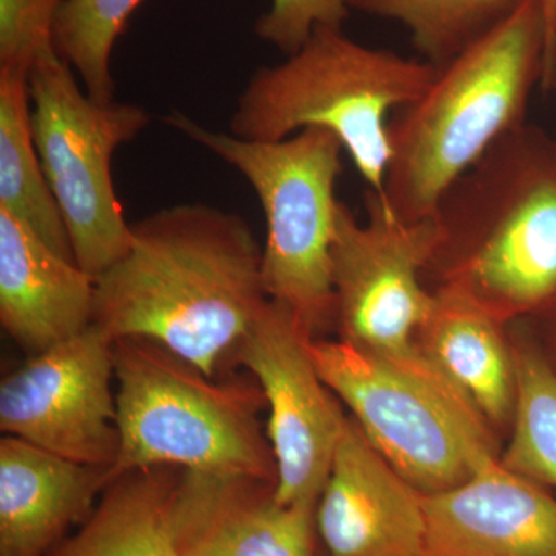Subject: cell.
I'll use <instances>...</instances> for the list:
<instances>
[{"instance_id": "obj_7", "label": "cell", "mask_w": 556, "mask_h": 556, "mask_svg": "<svg viewBox=\"0 0 556 556\" xmlns=\"http://www.w3.org/2000/svg\"><path fill=\"white\" fill-rule=\"evenodd\" d=\"M329 390L372 447L422 495L466 482L495 459L484 417L447 380L426 378L345 340L309 339Z\"/></svg>"}, {"instance_id": "obj_9", "label": "cell", "mask_w": 556, "mask_h": 556, "mask_svg": "<svg viewBox=\"0 0 556 556\" xmlns=\"http://www.w3.org/2000/svg\"><path fill=\"white\" fill-rule=\"evenodd\" d=\"M365 208L368 222L361 223L345 203L339 204L332 288L340 339L416 375L450 382L416 346L437 303V294L426 288L438 241L434 219L402 222L369 189Z\"/></svg>"}, {"instance_id": "obj_5", "label": "cell", "mask_w": 556, "mask_h": 556, "mask_svg": "<svg viewBox=\"0 0 556 556\" xmlns=\"http://www.w3.org/2000/svg\"><path fill=\"white\" fill-rule=\"evenodd\" d=\"M437 72L431 62L362 46L342 28L318 27L287 61L251 76L230 134L273 142L311 127L331 131L368 189L382 197L391 159L388 113L416 101Z\"/></svg>"}, {"instance_id": "obj_6", "label": "cell", "mask_w": 556, "mask_h": 556, "mask_svg": "<svg viewBox=\"0 0 556 556\" xmlns=\"http://www.w3.org/2000/svg\"><path fill=\"white\" fill-rule=\"evenodd\" d=\"M166 123L236 167L255 190L268 226L262 258L266 294L317 339L336 324V182L345 150L340 139L311 127L281 141H248L208 130L179 112H172Z\"/></svg>"}, {"instance_id": "obj_19", "label": "cell", "mask_w": 556, "mask_h": 556, "mask_svg": "<svg viewBox=\"0 0 556 556\" xmlns=\"http://www.w3.org/2000/svg\"><path fill=\"white\" fill-rule=\"evenodd\" d=\"M0 211L76 262L64 218L40 163L31 130L28 76L0 72Z\"/></svg>"}, {"instance_id": "obj_14", "label": "cell", "mask_w": 556, "mask_h": 556, "mask_svg": "<svg viewBox=\"0 0 556 556\" xmlns=\"http://www.w3.org/2000/svg\"><path fill=\"white\" fill-rule=\"evenodd\" d=\"M422 506L424 556H556V497L496 457Z\"/></svg>"}, {"instance_id": "obj_4", "label": "cell", "mask_w": 556, "mask_h": 556, "mask_svg": "<svg viewBox=\"0 0 556 556\" xmlns=\"http://www.w3.org/2000/svg\"><path fill=\"white\" fill-rule=\"evenodd\" d=\"M116 426L123 473L175 467L277 481L266 407L251 375L215 380L166 346L142 338L113 342Z\"/></svg>"}, {"instance_id": "obj_11", "label": "cell", "mask_w": 556, "mask_h": 556, "mask_svg": "<svg viewBox=\"0 0 556 556\" xmlns=\"http://www.w3.org/2000/svg\"><path fill=\"white\" fill-rule=\"evenodd\" d=\"M113 379V342L90 325L2 380L0 430L73 463L113 470L119 455Z\"/></svg>"}, {"instance_id": "obj_26", "label": "cell", "mask_w": 556, "mask_h": 556, "mask_svg": "<svg viewBox=\"0 0 556 556\" xmlns=\"http://www.w3.org/2000/svg\"><path fill=\"white\" fill-rule=\"evenodd\" d=\"M538 2H540L541 9H543L544 11V17H546L548 35V30H551L552 21H554L556 13V0H538Z\"/></svg>"}, {"instance_id": "obj_10", "label": "cell", "mask_w": 556, "mask_h": 556, "mask_svg": "<svg viewBox=\"0 0 556 556\" xmlns=\"http://www.w3.org/2000/svg\"><path fill=\"white\" fill-rule=\"evenodd\" d=\"M309 339L283 305L268 300L226 361L262 388L283 506H317L348 419L318 375Z\"/></svg>"}, {"instance_id": "obj_24", "label": "cell", "mask_w": 556, "mask_h": 556, "mask_svg": "<svg viewBox=\"0 0 556 556\" xmlns=\"http://www.w3.org/2000/svg\"><path fill=\"white\" fill-rule=\"evenodd\" d=\"M348 13V0H273L255 33L289 56L305 46L316 28H342Z\"/></svg>"}, {"instance_id": "obj_23", "label": "cell", "mask_w": 556, "mask_h": 556, "mask_svg": "<svg viewBox=\"0 0 556 556\" xmlns=\"http://www.w3.org/2000/svg\"><path fill=\"white\" fill-rule=\"evenodd\" d=\"M65 0H0V72L28 76L53 53V31Z\"/></svg>"}, {"instance_id": "obj_18", "label": "cell", "mask_w": 556, "mask_h": 556, "mask_svg": "<svg viewBox=\"0 0 556 556\" xmlns=\"http://www.w3.org/2000/svg\"><path fill=\"white\" fill-rule=\"evenodd\" d=\"M179 470L152 467L119 475L78 532L47 556H178L172 508Z\"/></svg>"}, {"instance_id": "obj_27", "label": "cell", "mask_w": 556, "mask_h": 556, "mask_svg": "<svg viewBox=\"0 0 556 556\" xmlns=\"http://www.w3.org/2000/svg\"><path fill=\"white\" fill-rule=\"evenodd\" d=\"M540 314H548V316L554 317L556 320V299L552 300V302L548 303L546 308L541 309Z\"/></svg>"}, {"instance_id": "obj_1", "label": "cell", "mask_w": 556, "mask_h": 556, "mask_svg": "<svg viewBox=\"0 0 556 556\" xmlns=\"http://www.w3.org/2000/svg\"><path fill=\"white\" fill-rule=\"evenodd\" d=\"M130 229L129 251L97 278L94 327L112 342L153 340L214 378L269 300L247 219L179 204Z\"/></svg>"}, {"instance_id": "obj_17", "label": "cell", "mask_w": 556, "mask_h": 556, "mask_svg": "<svg viewBox=\"0 0 556 556\" xmlns=\"http://www.w3.org/2000/svg\"><path fill=\"white\" fill-rule=\"evenodd\" d=\"M497 320L467 295L439 289L419 339L427 357L484 420L507 422L514 417L517 375Z\"/></svg>"}, {"instance_id": "obj_3", "label": "cell", "mask_w": 556, "mask_h": 556, "mask_svg": "<svg viewBox=\"0 0 556 556\" xmlns=\"http://www.w3.org/2000/svg\"><path fill=\"white\" fill-rule=\"evenodd\" d=\"M441 289L497 318L540 313L556 299V138L522 124L442 195L433 217Z\"/></svg>"}, {"instance_id": "obj_25", "label": "cell", "mask_w": 556, "mask_h": 556, "mask_svg": "<svg viewBox=\"0 0 556 556\" xmlns=\"http://www.w3.org/2000/svg\"><path fill=\"white\" fill-rule=\"evenodd\" d=\"M541 86L556 94V13L547 35L546 56Z\"/></svg>"}, {"instance_id": "obj_15", "label": "cell", "mask_w": 556, "mask_h": 556, "mask_svg": "<svg viewBox=\"0 0 556 556\" xmlns=\"http://www.w3.org/2000/svg\"><path fill=\"white\" fill-rule=\"evenodd\" d=\"M97 278L0 211V324L31 356L93 325Z\"/></svg>"}, {"instance_id": "obj_2", "label": "cell", "mask_w": 556, "mask_h": 556, "mask_svg": "<svg viewBox=\"0 0 556 556\" xmlns=\"http://www.w3.org/2000/svg\"><path fill=\"white\" fill-rule=\"evenodd\" d=\"M547 24L522 0L477 42L438 67L427 90L388 123L383 206L405 223L433 217L442 195L501 138L526 124L541 84Z\"/></svg>"}, {"instance_id": "obj_20", "label": "cell", "mask_w": 556, "mask_h": 556, "mask_svg": "<svg viewBox=\"0 0 556 556\" xmlns=\"http://www.w3.org/2000/svg\"><path fill=\"white\" fill-rule=\"evenodd\" d=\"M522 0H348L350 10L401 22L416 50L441 67L506 20Z\"/></svg>"}, {"instance_id": "obj_21", "label": "cell", "mask_w": 556, "mask_h": 556, "mask_svg": "<svg viewBox=\"0 0 556 556\" xmlns=\"http://www.w3.org/2000/svg\"><path fill=\"white\" fill-rule=\"evenodd\" d=\"M514 361V434L501 464L530 481L556 489V371L530 343L517 346Z\"/></svg>"}, {"instance_id": "obj_13", "label": "cell", "mask_w": 556, "mask_h": 556, "mask_svg": "<svg viewBox=\"0 0 556 556\" xmlns=\"http://www.w3.org/2000/svg\"><path fill=\"white\" fill-rule=\"evenodd\" d=\"M328 556H424L422 493L346 419L316 508Z\"/></svg>"}, {"instance_id": "obj_12", "label": "cell", "mask_w": 556, "mask_h": 556, "mask_svg": "<svg viewBox=\"0 0 556 556\" xmlns=\"http://www.w3.org/2000/svg\"><path fill=\"white\" fill-rule=\"evenodd\" d=\"M317 506H283L276 481L179 470L178 556H316Z\"/></svg>"}, {"instance_id": "obj_8", "label": "cell", "mask_w": 556, "mask_h": 556, "mask_svg": "<svg viewBox=\"0 0 556 556\" xmlns=\"http://www.w3.org/2000/svg\"><path fill=\"white\" fill-rule=\"evenodd\" d=\"M31 130L79 268L102 276L129 251L131 229L113 189L112 156L148 126L144 109L84 93L56 51L28 73Z\"/></svg>"}, {"instance_id": "obj_16", "label": "cell", "mask_w": 556, "mask_h": 556, "mask_svg": "<svg viewBox=\"0 0 556 556\" xmlns=\"http://www.w3.org/2000/svg\"><path fill=\"white\" fill-rule=\"evenodd\" d=\"M112 468L84 466L20 438L0 441V556H47L83 525Z\"/></svg>"}, {"instance_id": "obj_22", "label": "cell", "mask_w": 556, "mask_h": 556, "mask_svg": "<svg viewBox=\"0 0 556 556\" xmlns=\"http://www.w3.org/2000/svg\"><path fill=\"white\" fill-rule=\"evenodd\" d=\"M142 0H65L54 24L58 56L78 73L86 93L115 101L110 58L121 33Z\"/></svg>"}]
</instances>
